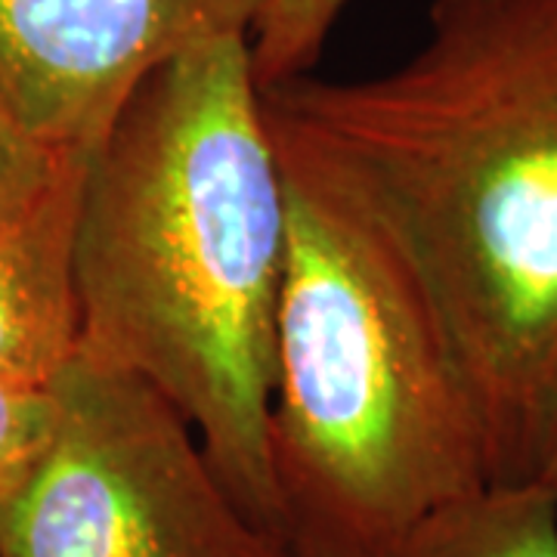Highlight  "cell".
Returning <instances> with one entry per match:
<instances>
[{
	"label": "cell",
	"instance_id": "cell-1",
	"mask_svg": "<svg viewBox=\"0 0 557 557\" xmlns=\"http://www.w3.org/2000/svg\"><path fill=\"white\" fill-rule=\"evenodd\" d=\"M270 131L397 242L478 406L493 483L533 478L557 366V0H431L409 60L270 87Z\"/></svg>",
	"mask_w": 557,
	"mask_h": 557
},
{
	"label": "cell",
	"instance_id": "cell-2",
	"mask_svg": "<svg viewBox=\"0 0 557 557\" xmlns=\"http://www.w3.org/2000/svg\"><path fill=\"white\" fill-rule=\"evenodd\" d=\"M285 248V168L248 38L199 44L139 84L84 161L78 354L152 387L276 536L267 424Z\"/></svg>",
	"mask_w": 557,
	"mask_h": 557
},
{
	"label": "cell",
	"instance_id": "cell-3",
	"mask_svg": "<svg viewBox=\"0 0 557 557\" xmlns=\"http://www.w3.org/2000/svg\"><path fill=\"white\" fill-rule=\"evenodd\" d=\"M270 471L295 557H387L493 483L478 406L428 292L366 205L295 143Z\"/></svg>",
	"mask_w": 557,
	"mask_h": 557
},
{
	"label": "cell",
	"instance_id": "cell-4",
	"mask_svg": "<svg viewBox=\"0 0 557 557\" xmlns=\"http://www.w3.org/2000/svg\"><path fill=\"white\" fill-rule=\"evenodd\" d=\"M57 394V437L0 523V557H295L152 387L78 354Z\"/></svg>",
	"mask_w": 557,
	"mask_h": 557
},
{
	"label": "cell",
	"instance_id": "cell-5",
	"mask_svg": "<svg viewBox=\"0 0 557 557\" xmlns=\"http://www.w3.org/2000/svg\"><path fill=\"white\" fill-rule=\"evenodd\" d=\"M263 0H0V90L62 152L90 156L143 81L248 38Z\"/></svg>",
	"mask_w": 557,
	"mask_h": 557
},
{
	"label": "cell",
	"instance_id": "cell-6",
	"mask_svg": "<svg viewBox=\"0 0 557 557\" xmlns=\"http://www.w3.org/2000/svg\"><path fill=\"white\" fill-rule=\"evenodd\" d=\"M78 189L81 174L25 226L0 236V379L50 384L78 357Z\"/></svg>",
	"mask_w": 557,
	"mask_h": 557
},
{
	"label": "cell",
	"instance_id": "cell-7",
	"mask_svg": "<svg viewBox=\"0 0 557 557\" xmlns=\"http://www.w3.org/2000/svg\"><path fill=\"white\" fill-rule=\"evenodd\" d=\"M387 557H557V498L533 480L490 483L421 520Z\"/></svg>",
	"mask_w": 557,
	"mask_h": 557
},
{
	"label": "cell",
	"instance_id": "cell-8",
	"mask_svg": "<svg viewBox=\"0 0 557 557\" xmlns=\"http://www.w3.org/2000/svg\"><path fill=\"white\" fill-rule=\"evenodd\" d=\"M87 156L35 134L0 90V236L25 226L78 177Z\"/></svg>",
	"mask_w": 557,
	"mask_h": 557
},
{
	"label": "cell",
	"instance_id": "cell-9",
	"mask_svg": "<svg viewBox=\"0 0 557 557\" xmlns=\"http://www.w3.org/2000/svg\"><path fill=\"white\" fill-rule=\"evenodd\" d=\"M350 0H263L248 32V60L258 90L313 72Z\"/></svg>",
	"mask_w": 557,
	"mask_h": 557
},
{
	"label": "cell",
	"instance_id": "cell-10",
	"mask_svg": "<svg viewBox=\"0 0 557 557\" xmlns=\"http://www.w3.org/2000/svg\"><path fill=\"white\" fill-rule=\"evenodd\" d=\"M60 428L57 381L0 379V523L13 511Z\"/></svg>",
	"mask_w": 557,
	"mask_h": 557
},
{
	"label": "cell",
	"instance_id": "cell-11",
	"mask_svg": "<svg viewBox=\"0 0 557 557\" xmlns=\"http://www.w3.org/2000/svg\"><path fill=\"white\" fill-rule=\"evenodd\" d=\"M533 483L545 486L557 498V366L552 384H548V399H545V416L539 428L536 461H533Z\"/></svg>",
	"mask_w": 557,
	"mask_h": 557
}]
</instances>
